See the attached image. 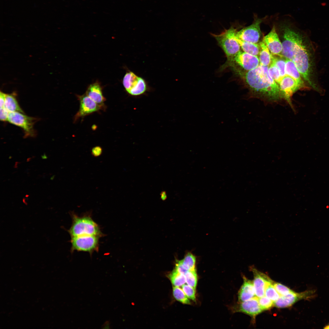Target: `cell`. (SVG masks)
I'll return each mask as SVG.
<instances>
[{"mask_svg":"<svg viewBox=\"0 0 329 329\" xmlns=\"http://www.w3.org/2000/svg\"><path fill=\"white\" fill-rule=\"evenodd\" d=\"M262 22V19L255 17L251 25L237 31V36L243 41L257 44L260 37V26Z\"/></svg>","mask_w":329,"mask_h":329,"instance_id":"cell-9","label":"cell"},{"mask_svg":"<svg viewBox=\"0 0 329 329\" xmlns=\"http://www.w3.org/2000/svg\"><path fill=\"white\" fill-rule=\"evenodd\" d=\"M268 72L271 78L278 85L281 78L278 68L274 65L271 64L268 67Z\"/></svg>","mask_w":329,"mask_h":329,"instance_id":"cell-28","label":"cell"},{"mask_svg":"<svg viewBox=\"0 0 329 329\" xmlns=\"http://www.w3.org/2000/svg\"><path fill=\"white\" fill-rule=\"evenodd\" d=\"M285 73L286 75L294 79L297 82L301 88L305 86L299 72L294 62L291 60L286 58Z\"/></svg>","mask_w":329,"mask_h":329,"instance_id":"cell-18","label":"cell"},{"mask_svg":"<svg viewBox=\"0 0 329 329\" xmlns=\"http://www.w3.org/2000/svg\"><path fill=\"white\" fill-rule=\"evenodd\" d=\"M161 199L162 200H165L167 197L166 192L164 191H161L160 194Z\"/></svg>","mask_w":329,"mask_h":329,"instance_id":"cell-36","label":"cell"},{"mask_svg":"<svg viewBox=\"0 0 329 329\" xmlns=\"http://www.w3.org/2000/svg\"><path fill=\"white\" fill-rule=\"evenodd\" d=\"M182 289L189 299L195 301V289L188 285L185 284L182 286Z\"/></svg>","mask_w":329,"mask_h":329,"instance_id":"cell-31","label":"cell"},{"mask_svg":"<svg viewBox=\"0 0 329 329\" xmlns=\"http://www.w3.org/2000/svg\"><path fill=\"white\" fill-rule=\"evenodd\" d=\"M9 112L5 107L0 108V119L2 121H8V118Z\"/></svg>","mask_w":329,"mask_h":329,"instance_id":"cell-32","label":"cell"},{"mask_svg":"<svg viewBox=\"0 0 329 329\" xmlns=\"http://www.w3.org/2000/svg\"><path fill=\"white\" fill-rule=\"evenodd\" d=\"M238 310L253 317L263 311L259 305L258 298L256 297L241 302L239 306Z\"/></svg>","mask_w":329,"mask_h":329,"instance_id":"cell-15","label":"cell"},{"mask_svg":"<svg viewBox=\"0 0 329 329\" xmlns=\"http://www.w3.org/2000/svg\"><path fill=\"white\" fill-rule=\"evenodd\" d=\"M37 119L27 116L19 112L9 113L8 121L21 128L24 131L25 137L34 136L35 134L34 126Z\"/></svg>","mask_w":329,"mask_h":329,"instance_id":"cell-7","label":"cell"},{"mask_svg":"<svg viewBox=\"0 0 329 329\" xmlns=\"http://www.w3.org/2000/svg\"><path fill=\"white\" fill-rule=\"evenodd\" d=\"M325 329H329V324L326 326L325 327H324Z\"/></svg>","mask_w":329,"mask_h":329,"instance_id":"cell-38","label":"cell"},{"mask_svg":"<svg viewBox=\"0 0 329 329\" xmlns=\"http://www.w3.org/2000/svg\"><path fill=\"white\" fill-rule=\"evenodd\" d=\"M271 64L274 65L278 69L281 79L282 77L286 75L285 73V60L275 57L274 55L271 53Z\"/></svg>","mask_w":329,"mask_h":329,"instance_id":"cell-24","label":"cell"},{"mask_svg":"<svg viewBox=\"0 0 329 329\" xmlns=\"http://www.w3.org/2000/svg\"><path fill=\"white\" fill-rule=\"evenodd\" d=\"M86 94L102 107L105 99L102 94V88L98 83L90 84L87 88Z\"/></svg>","mask_w":329,"mask_h":329,"instance_id":"cell-17","label":"cell"},{"mask_svg":"<svg viewBox=\"0 0 329 329\" xmlns=\"http://www.w3.org/2000/svg\"><path fill=\"white\" fill-rule=\"evenodd\" d=\"M260 65L259 58L244 51H240L232 58L227 59L220 68L222 71L230 67L235 72L240 70L249 71L257 67Z\"/></svg>","mask_w":329,"mask_h":329,"instance_id":"cell-4","label":"cell"},{"mask_svg":"<svg viewBox=\"0 0 329 329\" xmlns=\"http://www.w3.org/2000/svg\"><path fill=\"white\" fill-rule=\"evenodd\" d=\"M168 278L174 287L182 286L186 283L185 275L179 273L175 269L170 274Z\"/></svg>","mask_w":329,"mask_h":329,"instance_id":"cell-22","label":"cell"},{"mask_svg":"<svg viewBox=\"0 0 329 329\" xmlns=\"http://www.w3.org/2000/svg\"><path fill=\"white\" fill-rule=\"evenodd\" d=\"M281 55L293 62L302 79L313 88L314 63L310 48L299 32L288 26L283 28Z\"/></svg>","mask_w":329,"mask_h":329,"instance_id":"cell-1","label":"cell"},{"mask_svg":"<svg viewBox=\"0 0 329 329\" xmlns=\"http://www.w3.org/2000/svg\"><path fill=\"white\" fill-rule=\"evenodd\" d=\"M78 98L80 102V107L75 115V120L80 117L97 111L102 107L86 94L78 96Z\"/></svg>","mask_w":329,"mask_h":329,"instance_id":"cell-13","label":"cell"},{"mask_svg":"<svg viewBox=\"0 0 329 329\" xmlns=\"http://www.w3.org/2000/svg\"><path fill=\"white\" fill-rule=\"evenodd\" d=\"M73 222L68 230L71 237L83 236H101L102 234L98 225L88 216L79 217L72 215Z\"/></svg>","mask_w":329,"mask_h":329,"instance_id":"cell-3","label":"cell"},{"mask_svg":"<svg viewBox=\"0 0 329 329\" xmlns=\"http://www.w3.org/2000/svg\"><path fill=\"white\" fill-rule=\"evenodd\" d=\"M15 94H5L4 107L9 112H19L24 113L19 106L15 97Z\"/></svg>","mask_w":329,"mask_h":329,"instance_id":"cell-19","label":"cell"},{"mask_svg":"<svg viewBox=\"0 0 329 329\" xmlns=\"http://www.w3.org/2000/svg\"><path fill=\"white\" fill-rule=\"evenodd\" d=\"M45 157H47L46 156L45 154L44 155V156H42V157L43 159L45 158Z\"/></svg>","mask_w":329,"mask_h":329,"instance_id":"cell-39","label":"cell"},{"mask_svg":"<svg viewBox=\"0 0 329 329\" xmlns=\"http://www.w3.org/2000/svg\"><path fill=\"white\" fill-rule=\"evenodd\" d=\"M273 281L267 284L265 291V295L274 302L278 300L281 296L275 289L273 285Z\"/></svg>","mask_w":329,"mask_h":329,"instance_id":"cell-26","label":"cell"},{"mask_svg":"<svg viewBox=\"0 0 329 329\" xmlns=\"http://www.w3.org/2000/svg\"><path fill=\"white\" fill-rule=\"evenodd\" d=\"M244 282L239 292V300L241 302L255 297V294L253 282L245 277Z\"/></svg>","mask_w":329,"mask_h":329,"instance_id":"cell-16","label":"cell"},{"mask_svg":"<svg viewBox=\"0 0 329 329\" xmlns=\"http://www.w3.org/2000/svg\"><path fill=\"white\" fill-rule=\"evenodd\" d=\"M100 236L83 235L71 237V251L75 250L92 253L97 250Z\"/></svg>","mask_w":329,"mask_h":329,"instance_id":"cell-8","label":"cell"},{"mask_svg":"<svg viewBox=\"0 0 329 329\" xmlns=\"http://www.w3.org/2000/svg\"><path fill=\"white\" fill-rule=\"evenodd\" d=\"M175 269L180 273L184 275L188 272V271L185 269L182 266L180 260H178L177 261L175 266Z\"/></svg>","mask_w":329,"mask_h":329,"instance_id":"cell-33","label":"cell"},{"mask_svg":"<svg viewBox=\"0 0 329 329\" xmlns=\"http://www.w3.org/2000/svg\"><path fill=\"white\" fill-rule=\"evenodd\" d=\"M237 31L236 29L232 27L220 34H211L224 51L227 59L232 58L240 51V47L236 38Z\"/></svg>","mask_w":329,"mask_h":329,"instance_id":"cell-5","label":"cell"},{"mask_svg":"<svg viewBox=\"0 0 329 329\" xmlns=\"http://www.w3.org/2000/svg\"><path fill=\"white\" fill-rule=\"evenodd\" d=\"M187 285L196 289L197 282V274L195 271H189L185 275Z\"/></svg>","mask_w":329,"mask_h":329,"instance_id":"cell-27","label":"cell"},{"mask_svg":"<svg viewBox=\"0 0 329 329\" xmlns=\"http://www.w3.org/2000/svg\"><path fill=\"white\" fill-rule=\"evenodd\" d=\"M259 45L260 48L259 58L260 64L268 66L271 63V53L263 40L260 43Z\"/></svg>","mask_w":329,"mask_h":329,"instance_id":"cell-21","label":"cell"},{"mask_svg":"<svg viewBox=\"0 0 329 329\" xmlns=\"http://www.w3.org/2000/svg\"><path fill=\"white\" fill-rule=\"evenodd\" d=\"M5 94L0 92V108H4V107L5 104Z\"/></svg>","mask_w":329,"mask_h":329,"instance_id":"cell-35","label":"cell"},{"mask_svg":"<svg viewBox=\"0 0 329 329\" xmlns=\"http://www.w3.org/2000/svg\"><path fill=\"white\" fill-rule=\"evenodd\" d=\"M268 66L260 65L253 70L236 73L242 76L256 96L267 101L276 102L282 98L278 85L270 76Z\"/></svg>","mask_w":329,"mask_h":329,"instance_id":"cell-2","label":"cell"},{"mask_svg":"<svg viewBox=\"0 0 329 329\" xmlns=\"http://www.w3.org/2000/svg\"><path fill=\"white\" fill-rule=\"evenodd\" d=\"M282 98L291 104V98L293 94L301 88L296 81L291 76L286 75L282 77L278 84Z\"/></svg>","mask_w":329,"mask_h":329,"instance_id":"cell-11","label":"cell"},{"mask_svg":"<svg viewBox=\"0 0 329 329\" xmlns=\"http://www.w3.org/2000/svg\"><path fill=\"white\" fill-rule=\"evenodd\" d=\"M184 268L188 271H195L196 259L194 255L189 253L180 260Z\"/></svg>","mask_w":329,"mask_h":329,"instance_id":"cell-23","label":"cell"},{"mask_svg":"<svg viewBox=\"0 0 329 329\" xmlns=\"http://www.w3.org/2000/svg\"><path fill=\"white\" fill-rule=\"evenodd\" d=\"M102 150L100 146H96L93 147L91 150L92 155L95 157L99 156L102 154Z\"/></svg>","mask_w":329,"mask_h":329,"instance_id":"cell-34","label":"cell"},{"mask_svg":"<svg viewBox=\"0 0 329 329\" xmlns=\"http://www.w3.org/2000/svg\"><path fill=\"white\" fill-rule=\"evenodd\" d=\"M173 294L174 298L180 302L186 304H190V302L189 298L184 292L183 290L179 287H173Z\"/></svg>","mask_w":329,"mask_h":329,"instance_id":"cell-25","label":"cell"},{"mask_svg":"<svg viewBox=\"0 0 329 329\" xmlns=\"http://www.w3.org/2000/svg\"><path fill=\"white\" fill-rule=\"evenodd\" d=\"M236 38L243 51L257 56L259 55L260 49V45L242 40L236 35Z\"/></svg>","mask_w":329,"mask_h":329,"instance_id":"cell-20","label":"cell"},{"mask_svg":"<svg viewBox=\"0 0 329 329\" xmlns=\"http://www.w3.org/2000/svg\"><path fill=\"white\" fill-rule=\"evenodd\" d=\"M258 302L263 310L270 309L274 305V302L266 296L258 298Z\"/></svg>","mask_w":329,"mask_h":329,"instance_id":"cell-29","label":"cell"},{"mask_svg":"<svg viewBox=\"0 0 329 329\" xmlns=\"http://www.w3.org/2000/svg\"><path fill=\"white\" fill-rule=\"evenodd\" d=\"M273 285L275 289L281 296L287 295L294 292L280 283L274 282Z\"/></svg>","mask_w":329,"mask_h":329,"instance_id":"cell-30","label":"cell"},{"mask_svg":"<svg viewBox=\"0 0 329 329\" xmlns=\"http://www.w3.org/2000/svg\"><path fill=\"white\" fill-rule=\"evenodd\" d=\"M314 291L309 290L297 293L295 292L287 295L281 296L274 302V306L279 308H283L291 306L295 302L302 299H309L314 297Z\"/></svg>","mask_w":329,"mask_h":329,"instance_id":"cell-10","label":"cell"},{"mask_svg":"<svg viewBox=\"0 0 329 329\" xmlns=\"http://www.w3.org/2000/svg\"><path fill=\"white\" fill-rule=\"evenodd\" d=\"M123 86L129 94L138 96L144 93L147 89L145 80L133 72L129 71L125 74L122 80Z\"/></svg>","mask_w":329,"mask_h":329,"instance_id":"cell-6","label":"cell"},{"mask_svg":"<svg viewBox=\"0 0 329 329\" xmlns=\"http://www.w3.org/2000/svg\"><path fill=\"white\" fill-rule=\"evenodd\" d=\"M253 274V282L255 295L258 298L264 296L267 284L273 281L267 275L258 271L253 266L250 267Z\"/></svg>","mask_w":329,"mask_h":329,"instance_id":"cell-12","label":"cell"},{"mask_svg":"<svg viewBox=\"0 0 329 329\" xmlns=\"http://www.w3.org/2000/svg\"><path fill=\"white\" fill-rule=\"evenodd\" d=\"M263 40L272 54L282 56L281 55L282 48V43L279 40L274 26L264 37Z\"/></svg>","mask_w":329,"mask_h":329,"instance_id":"cell-14","label":"cell"},{"mask_svg":"<svg viewBox=\"0 0 329 329\" xmlns=\"http://www.w3.org/2000/svg\"><path fill=\"white\" fill-rule=\"evenodd\" d=\"M109 324L110 322L109 321H106L104 325L102 326V328H109Z\"/></svg>","mask_w":329,"mask_h":329,"instance_id":"cell-37","label":"cell"}]
</instances>
